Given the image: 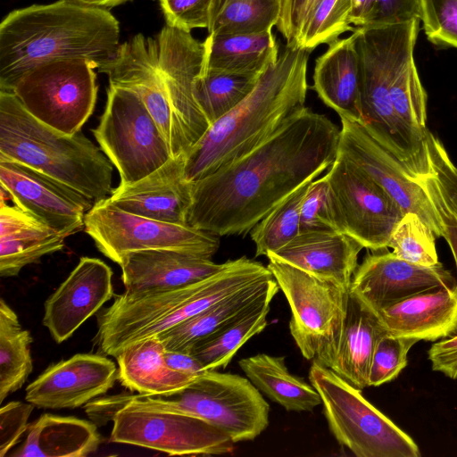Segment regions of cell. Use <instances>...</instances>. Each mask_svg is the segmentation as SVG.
I'll return each mask as SVG.
<instances>
[{"instance_id": "e0dca14e", "label": "cell", "mask_w": 457, "mask_h": 457, "mask_svg": "<svg viewBox=\"0 0 457 457\" xmlns=\"http://www.w3.org/2000/svg\"><path fill=\"white\" fill-rule=\"evenodd\" d=\"M109 83L137 92L155 120L172 158L187 152L164 78L158 67L155 37L136 35L122 43L114 62L104 71Z\"/></svg>"}, {"instance_id": "277c9868", "label": "cell", "mask_w": 457, "mask_h": 457, "mask_svg": "<svg viewBox=\"0 0 457 457\" xmlns=\"http://www.w3.org/2000/svg\"><path fill=\"white\" fill-rule=\"evenodd\" d=\"M272 273L262 263L242 256L198 282L170 289L118 295L97 316L100 352L116 358L129 345L159 336L183 320Z\"/></svg>"}, {"instance_id": "1f68e13d", "label": "cell", "mask_w": 457, "mask_h": 457, "mask_svg": "<svg viewBox=\"0 0 457 457\" xmlns=\"http://www.w3.org/2000/svg\"><path fill=\"white\" fill-rule=\"evenodd\" d=\"M238 365L262 394L288 411H312L321 403L312 384L288 371L283 356L258 353L239 360Z\"/></svg>"}, {"instance_id": "ab89813d", "label": "cell", "mask_w": 457, "mask_h": 457, "mask_svg": "<svg viewBox=\"0 0 457 457\" xmlns=\"http://www.w3.org/2000/svg\"><path fill=\"white\" fill-rule=\"evenodd\" d=\"M352 0H320L301 32L297 47L312 52L323 44H330L346 31H353L350 15Z\"/></svg>"}, {"instance_id": "5b68a950", "label": "cell", "mask_w": 457, "mask_h": 457, "mask_svg": "<svg viewBox=\"0 0 457 457\" xmlns=\"http://www.w3.org/2000/svg\"><path fill=\"white\" fill-rule=\"evenodd\" d=\"M0 157L60 180L94 202L112 192L113 165L79 131L63 134L31 116L17 97L0 91Z\"/></svg>"}, {"instance_id": "f546056e", "label": "cell", "mask_w": 457, "mask_h": 457, "mask_svg": "<svg viewBox=\"0 0 457 457\" xmlns=\"http://www.w3.org/2000/svg\"><path fill=\"white\" fill-rule=\"evenodd\" d=\"M200 73L230 72L261 76L278 58L272 30L253 34L208 35Z\"/></svg>"}, {"instance_id": "2e32d148", "label": "cell", "mask_w": 457, "mask_h": 457, "mask_svg": "<svg viewBox=\"0 0 457 457\" xmlns=\"http://www.w3.org/2000/svg\"><path fill=\"white\" fill-rule=\"evenodd\" d=\"M1 188L14 204L67 237L84 228L94 201L69 185L23 163L0 157Z\"/></svg>"}, {"instance_id": "7c38bea8", "label": "cell", "mask_w": 457, "mask_h": 457, "mask_svg": "<svg viewBox=\"0 0 457 457\" xmlns=\"http://www.w3.org/2000/svg\"><path fill=\"white\" fill-rule=\"evenodd\" d=\"M84 229L97 249L112 262L131 252L167 249L211 259L220 236L188 225L136 215L115 206L109 198L95 202L85 217Z\"/></svg>"}, {"instance_id": "f1b7e54d", "label": "cell", "mask_w": 457, "mask_h": 457, "mask_svg": "<svg viewBox=\"0 0 457 457\" xmlns=\"http://www.w3.org/2000/svg\"><path fill=\"white\" fill-rule=\"evenodd\" d=\"M165 347L157 336L136 342L116 357L117 378L143 396L167 395L187 386L195 377L170 368Z\"/></svg>"}, {"instance_id": "74e56055", "label": "cell", "mask_w": 457, "mask_h": 457, "mask_svg": "<svg viewBox=\"0 0 457 457\" xmlns=\"http://www.w3.org/2000/svg\"><path fill=\"white\" fill-rule=\"evenodd\" d=\"M281 0H234L207 29L208 35L253 34L272 29L281 14Z\"/></svg>"}, {"instance_id": "db71d44e", "label": "cell", "mask_w": 457, "mask_h": 457, "mask_svg": "<svg viewBox=\"0 0 457 457\" xmlns=\"http://www.w3.org/2000/svg\"><path fill=\"white\" fill-rule=\"evenodd\" d=\"M369 3L370 0H352L350 22L356 28L364 26Z\"/></svg>"}, {"instance_id": "484cf974", "label": "cell", "mask_w": 457, "mask_h": 457, "mask_svg": "<svg viewBox=\"0 0 457 457\" xmlns=\"http://www.w3.org/2000/svg\"><path fill=\"white\" fill-rule=\"evenodd\" d=\"M385 334L386 328L378 313L349 292L344 330L337 345L313 360L362 390L368 386L375 347Z\"/></svg>"}, {"instance_id": "60d3db41", "label": "cell", "mask_w": 457, "mask_h": 457, "mask_svg": "<svg viewBox=\"0 0 457 457\" xmlns=\"http://www.w3.org/2000/svg\"><path fill=\"white\" fill-rule=\"evenodd\" d=\"M436 236L413 212H407L395 228L388 244L393 253L409 262L433 266L437 264Z\"/></svg>"}, {"instance_id": "ba28073f", "label": "cell", "mask_w": 457, "mask_h": 457, "mask_svg": "<svg viewBox=\"0 0 457 457\" xmlns=\"http://www.w3.org/2000/svg\"><path fill=\"white\" fill-rule=\"evenodd\" d=\"M143 397L204 420L234 443L256 438L269 425V403L247 378L237 374L205 370L180 390Z\"/></svg>"}, {"instance_id": "8fae6325", "label": "cell", "mask_w": 457, "mask_h": 457, "mask_svg": "<svg viewBox=\"0 0 457 457\" xmlns=\"http://www.w3.org/2000/svg\"><path fill=\"white\" fill-rule=\"evenodd\" d=\"M94 69L80 58L50 61L23 74L10 93L40 122L73 135L95 109L98 87Z\"/></svg>"}, {"instance_id": "bcb514c9", "label": "cell", "mask_w": 457, "mask_h": 457, "mask_svg": "<svg viewBox=\"0 0 457 457\" xmlns=\"http://www.w3.org/2000/svg\"><path fill=\"white\" fill-rule=\"evenodd\" d=\"M166 24L190 32L208 29L213 0H159Z\"/></svg>"}, {"instance_id": "8992f818", "label": "cell", "mask_w": 457, "mask_h": 457, "mask_svg": "<svg viewBox=\"0 0 457 457\" xmlns=\"http://www.w3.org/2000/svg\"><path fill=\"white\" fill-rule=\"evenodd\" d=\"M420 20L357 27L360 94L363 122L369 132L411 172L425 158L419 142L395 114L390 87L396 73L414 59Z\"/></svg>"}, {"instance_id": "9f6ffc18", "label": "cell", "mask_w": 457, "mask_h": 457, "mask_svg": "<svg viewBox=\"0 0 457 457\" xmlns=\"http://www.w3.org/2000/svg\"><path fill=\"white\" fill-rule=\"evenodd\" d=\"M234 0H213L212 11H211V21L210 25L212 23V21L215 20L217 15L220 12V11L230 2ZM282 3V2H281ZM209 25V27H210ZM208 27V28H209Z\"/></svg>"}, {"instance_id": "4dcf8cb0", "label": "cell", "mask_w": 457, "mask_h": 457, "mask_svg": "<svg viewBox=\"0 0 457 457\" xmlns=\"http://www.w3.org/2000/svg\"><path fill=\"white\" fill-rule=\"evenodd\" d=\"M277 285L273 275L254 281L157 337L167 351L188 353L196 343L251 307Z\"/></svg>"}, {"instance_id": "6da1fadb", "label": "cell", "mask_w": 457, "mask_h": 457, "mask_svg": "<svg viewBox=\"0 0 457 457\" xmlns=\"http://www.w3.org/2000/svg\"><path fill=\"white\" fill-rule=\"evenodd\" d=\"M340 129L306 107L258 147L192 183L188 226L244 235L303 184L334 162Z\"/></svg>"}, {"instance_id": "b9f144b4", "label": "cell", "mask_w": 457, "mask_h": 457, "mask_svg": "<svg viewBox=\"0 0 457 457\" xmlns=\"http://www.w3.org/2000/svg\"><path fill=\"white\" fill-rule=\"evenodd\" d=\"M424 150L427 162L412 174L427 182L457 216V167L442 142L428 130L425 134Z\"/></svg>"}, {"instance_id": "7dc6e473", "label": "cell", "mask_w": 457, "mask_h": 457, "mask_svg": "<svg viewBox=\"0 0 457 457\" xmlns=\"http://www.w3.org/2000/svg\"><path fill=\"white\" fill-rule=\"evenodd\" d=\"M420 17V0H370L364 26L400 24Z\"/></svg>"}, {"instance_id": "3957f363", "label": "cell", "mask_w": 457, "mask_h": 457, "mask_svg": "<svg viewBox=\"0 0 457 457\" xmlns=\"http://www.w3.org/2000/svg\"><path fill=\"white\" fill-rule=\"evenodd\" d=\"M309 51L285 46L253 91L212 123L186 153L185 178L194 183L245 156L306 108Z\"/></svg>"}, {"instance_id": "30bf717a", "label": "cell", "mask_w": 457, "mask_h": 457, "mask_svg": "<svg viewBox=\"0 0 457 457\" xmlns=\"http://www.w3.org/2000/svg\"><path fill=\"white\" fill-rule=\"evenodd\" d=\"M93 134L117 169L121 186L143 179L172 158L155 120L129 87L109 83L105 108Z\"/></svg>"}, {"instance_id": "8d00e7d4", "label": "cell", "mask_w": 457, "mask_h": 457, "mask_svg": "<svg viewBox=\"0 0 457 457\" xmlns=\"http://www.w3.org/2000/svg\"><path fill=\"white\" fill-rule=\"evenodd\" d=\"M312 181L295 189L250 230L256 256L278 251L300 233L302 203Z\"/></svg>"}, {"instance_id": "836d02e7", "label": "cell", "mask_w": 457, "mask_h": 457, "mask_svg": "<svg viewBox=\"0 0 457 457\" xmlns=\"http://www.w3.org/2000/svg\"><path fill=\"white\" fill-rule=\"evenodd\" d=\"M66 237L39 219L21 222L0 236V275L17 276L27 265L64 247Z\"/></svg>"}, {"instance_id": "7402d4cb", "label": "cell", "mask_w": 457, "mask_h": 457, "mask_svg": "<svg viewBox=\"0 0 457 457\" xmlns=\"http://www.w3.org/2000/svg\"><path fill=\"white\" fill-rule=\"evenodd\" d=\"M186 154L170 158L143 179L112 189L109 200L125 212L153 220L187 225L192 183L185 178Z\"/></svg>"}, {"instance_id": "52a82bcc", "label": "cell", "mask_w": 457, "mask_h": 457, "mask_svg": "<svg viewBox=\"0 0 457 457\" xmlns=\"http://www.w3.org/2000/svg\"><path fill=\"white\" fill-rule=\"evenodd\" d=\"M309 379L319 393L329 430L357 457H420L414 440L354 387L316 360Z\"/></svg>"}, {"instance_id": "d6a6232c", "label": "cell", "mask_w": 457, "mask_h": 457, "mask_svg": "<svg viewBox=\"0 0 457 457\" xmlns=\"http://www.w3.org/2000/svg\"><path fill=\"white\" fill-rule=\"evenodd\" d=\"M278 288V285L272 287L251 307L196 343L188 353L201 362L204 370L226 368L239 348L267 326L270 302Z\"/></svg>"}, {"instance_id": "7a4b0ae2", "label": "cell", "mask_w": 457, "mask_h": 457, "mask_svg": "<svg viewBox=\"0 0 457 457\" xmlns=\"http://www.w3.org/2000/svg\"><path fill=\"white\" fill-rule=\"evenodd\" d=\"M120 45L119 22L104 8L60 0L14 10L0 25V91L54 60L85 59L104 72Z\"/></svg>"}, {"instance_id": "f35d334b", "label": "cell", "mask_w": 457, "mask_h": 457, "mask_svg": "<svg viewBox=\"0 0 457 457\" xmlns=\"http://www.w3.org/2000/svg\"><path fill=\"white\" fill-rule=\"evenodd\" d=\"M394 111L415 138L424 143L428 130L427 93L420 79L414 59L408 62L395 76L390 87Z\"/></svg>"}, {"instance_id": "d590c367", "label": "cell", "mask_w": 457, "mask_h": 457, "mask_svg": "<svg viewBox=\"0 0 457 457\" xmlns=\"http://www.w3.org/2000/svg\"><path fill=\"white\" fill-rule=\"evenodd\" d=\"M261 76L219 71L199 73L194 80V96L210 126L239 104L253 91Z\"/></svg>"}, {"instance_id": "6f0895ef", "label": "cell", "mask_w": 457, "mask_h": 457, "mask_svg": "<svg viewBox=\"0 0 457 457\" xmlns=\"http://www.w3.org/2000/svg\"><path fill=\"white\" fill-rule=\"evenodd\" d=\"M285 1H286V0H281V2H282V6H283V4H284ZM281 9H282V8H281Z\"/></svg>"}, {"instance_id": "f6af8a7d", "label": "cell", "mask_w": 457, "mask_h": 457, "mask_svg": "<svg viewBox=\"0 0 457 457\" xmlns=\"http://www.w3.org/2000/svg\"><path fill=\"white\" fill-rule=\"evenodd\" d=\"M423 29L428 39L457 49V0H420Z\"/></svg>"}, {"instance_id": "44dd1931", "label": "cell", "mask_w": 457, "mask_h": 457, "mask_svg": "<svg viewBox=\"0 0 457 457\" xmlns=\"http://www.w3.org/2000/svg\"><path fill=\"white\" fill-rule=\"evenodd\" d=\"M112 270L102 260L81 257L45 303L43 325L61 344L112 298Z\"/></svg>"}, {"instance_id": "4316f807", "label": "cell", "mask_w": 457, "mask_h": 457, "mask_svg": "<svg viewBox=\"0 0 457 457\" xmlns=\"http://www.w3.org/2000/svg\"><path fill=\"white\" fill-rule=\"evenodd\" d=\"M312 88L339 117L363 120L354 30L348 37L328 44V50L316 59Z\"/></svg>"}, {"instance_id": "9a60e30c", "label": "cell", "mask_w": 457, "mask_h": 457, "mask_svg": "<svg viewBox=\"0 0 457 457\" xmlns=\"http://www.w3.org/2000/svg\"><path fill=\"white\" fill-rule=\"evenodd\" d=\"M340 212L345 233L364 248H388L391 235L404 212L372 179L337 155L325 175Z\"/></svg>"}, {"instance_id": "ac0fdd59", "label": "cell", "mask_w": 457, "mask_h": 457, "mask_svg": "<svg viewBox=\"0 0 457 457\" xmlns=\"http://www.w3.org/2000/svg\"><path fill=\"white\" fill-rule=\"evenodd\" d=\"M371 252L354 271L349 292L376 312L411 295L457 285L451 271L440 262L422 266L386 249Z\"/></svg>"}, {"instance_id": "ffe728a7", "label": "cell", "mask_w": 457, "mask_h": 457, "mask_svg": "<svg viewBox=\"0 0 457 457\" xmlns=\"http://www.w3.org/2000/svg\"><path fill=\"white\" fill-rule=\"evenodd\" d=\"M117 375L111 359L77 353L44 370L26 387L25 400L41 409H75L108 392Z\"/></svg>"}, {"instance_id": "5bb4252c", "label": "cell", "mask_w": 457, "mask_h": 457, "mask_svg": "<svg viewBox=\"0 0 457 457\" xmlns=\"http://www.w3.org/2000/svg\"><path fill=\"white\" fill-rule=\"evenodd\" d=\"M341 129L337 155L341 156L378 184L402 208L413 212L443 237L440 215L421 183L408 167L382 145L362 120L340 117Z\"/></svg>"}, {"instance_id": "f5cc1de1", "label": "cell", "mask_w": 457, "mask_h": 457, "mask_svg": "<svg viewBox=\"0 0 457 457\" xmlns=\"http://www.w3.org/2000/svg\"><path fill=\"white\" fill-rule=\"evenodd\" d=\"M166 364L179 372L196 377L204 370L201 362L190 353L165 351Z\"/></svg>"}, {"instance_id": "83f0119b", "label": "cell", "mask_w": 457, "mask_h": 457, "mask_svg": "<svg viewBox=\"0 0 457 457\" xmlns=\"http://www.w3.org/2000/svg\"><path fill=\"white\" fill-rule=\"evenodd\" d=\"M102 438L95 422L76 417L42 414L29 425L15 457H86L97 450Z\"/></svg>"}, {"instance_id": "d4e9b609", "label": "cell", "mask_w": 457, "mask_h": 457, "mask_svg": "<svg viewBox=\"0 0 457 457\" xmlns=\"http://www.w3.org/2000/svg\"><path fill=\"white\" fill-rule=\"evenodd\" d=\"M387 334L436 341L457 334V285L422 292L377 312Z\"/></svg>"}, {"instance_id": "681fc988", "label": "cell", "mask_w": 457, "mask_h": 457, "mask_svg": "<svg viewBox=\"0 0 457 457\" xmlns=\"http://www.w3.org/2000/svg\"><path fill=\"white\" fill-rule=\"evenodd\" d=\"M320 0H286L278 29L287 41V46H296L303 28Z\"/></svg>"}, {"instance_id": "e575fe53", "label": "cell", "mask_w": 457, "mask_h": 457, "mask_svg": "<svg viewBox=\"0 0 457 457\" xmlns=\"http://www.w3.org/2000/svg\"><path fill=\"white\" fill-rule=\"evenodd\" d=\"M32 337L15 312L0 299V403L19 390L32 372Z\"/></svg>"}, {"instance_id": "f907efd6", "label": "cell", "mask_w": 457, "mask_h": 457, "mask_svg": "<svg viewBox=\"0 0 457 457\" xmlns=\"http://www.w3.org/2000/svg\"><path fill=\"white\" fill-rule=\"evenodd\" d=\"M428 357L434 371L457 379V334L434 343L428 351Z\"/></svg>"}, {"instance_id": "cb8c5ba5", "label": "cell", "mask_w": 457, "mask_h": 457, "mask_svg": "<svg viewBox=\"0 0 457 457\" xmlns=\"http://www.w3.org/2000/svg\"><path fill=\"white\" fill-rule=\"evenodd\" d=\"M128 293L170 289L203 280L224 268L209 258L183 252L153 249L131 252L118 263Z\"/></svg>"}, {"instance_id": "7bdbcfd3", "label": "cell", "mask_w": 457, "mask_h": 457, "mask_svg": "<svg viewBox=\"0 0 457 457\" xmlns=\"http://www.w3.org/2000/svg\"><path fill=\"white\" fill-rule=\"evenodd\" d=\"M345 232L343 220L326 176L314 179L303 200L300 232Z\"/></svg>"}, {"instance_id": "c3c4849f", "label": "cell", "mask_w": 457, "mask_h": 457, "mask_svg": "<svg viewBox=\"0 0 457 457\" xmlns=\"http://www.w3.org/2000/svg\"><path fill=\"white\" fill-rule=\"evenodd\" d=\"M29 402L12 401L0 410V457H4L27 431L34 409Z\"/></svg>"}, {"instance_id": "d6986e66", "label": "cell", "mask_w": 457, "mask_h": 457, "mask_svg": "<svg viewBox=\"0 0 457 457\" xmlns=\"http://www.w3.org/2000/svg\"><path fill=\"white\" fill-rule=\"evenodd\" d=\"M158 67L166 82L187 151L203 137L210 124L193 92L204 59V44L190 32L165 25L155 37Z\"/></svg>"}, {"instance_id": "ee69618b", "label": "cell", "mask_w": 457, "mask_h": 457, "mask_svg": "<svg viewBox=\"0 0 457 457\" xmlns=\"http://www.w3.org/2000/svg\"><path fill=\"white\" fill-rule=\"evenodd\" d=\"M419 341L385 334L375 347L368 378V386H379L395 379L408 363V353Z\"/></svg>"}, {"instance_id": "11a10c76", "label": "cell", "mask_w": 457, "mask_h": 457, "mask_svg": "<svg viewBox=\"0 0 457 457\" xmlns=\"http://www.w3.org/2000/svg\"><path fill=\"white\" fill-rule=\"evenodd\" d=\"M76 3L97 8L112 7L127 2L128 0H71Z\"/></svg>"}, {"instance_id": "9c48e42d", "label": "cell", "mask_w": 457, "mask_h": 457, "mask_svg": "<svg viewBox=\"0 0 457 457\" xmlns=\"http://www.w3.org/2000/svg\"><path fill=\"white\" fill-rule=\"evenodd\" d=\"M110 440L169 455L231 453L234 442L207 421L152 403L139 395H120Z\"/></svg>"}, {"instance_id": "4fadbf2b", "label": "cell", "mask_w": 457, "mask_h": 457, "mask_svg": "<svg viewBox=\"0 0 457 457\" xmlns=\"http://www.w3.org/2000/svg\"><path fill=\"white\" fill-rule=\"evenodd\" d=\"M267 267L288 302L290 334L303 356L328 353L342 336L349 289L275 259Z\"/></svg>"}, {"instance_id": "816d5d0a", "label": "cell", "mask_w": 457, "mask_h": 457, "mask_svg": "<svg viewBox=\"0 0 457 457\" xmlns=\"http://www.w3.org/2000/svg\"><path fill=\"white\" fill-rule=\"evenodd\" d=\"M427 191L429 198L436 208L444 225L443 237L446 240L453 253L457 268V216L453 213L436 194L423 179L414 175Z\"/></svg>"}, {"instance_id": "603a6c76", "label": "cell", "mask_w": 457, "mask_h": 457, "mask_svg": "<svg viewBox=\"0 0 457 457\" xmlns=\"http://www.w3.org/2000/svg\"><path fill=\"white\" fill-rule=\"evenodd\" d=\"M364 247L348 234L334 230L300 232L287 245L267 254L317 278L349 289Z\"/></svg>"}]
</instances>
